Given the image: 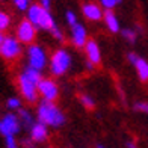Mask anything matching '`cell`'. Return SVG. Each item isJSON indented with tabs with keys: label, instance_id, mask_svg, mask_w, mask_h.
<instances>
[{
	"label": "cell",
	"instance_id": "6da1fadb",
	"mask_svg": "<svg viewBox=\"0 0 148 148\" xmlns=\"http://www.w3.org/2000/svg\"><path fill=\"white\" fill-rule=\"evenodd\" d=\"M41 80H42L41 71L33 70L30 66H26V68L18 74V77H17L18 91L27 103H36V100L39 97L38 85Z\"/></svg>",
	"mask_w": 148,
	"mask_h": 148
},
{
	"label": "cell",
	"instance_id": "7a4b0ae2",
	"mask_svg": "<svg viewBox=\"0 0 148 148\" xmlns=\"http://www.w3.org/2000/svg\"><path fill=\"white\" fill-rule=\"evenodd\" d=\"M36 118L39 123L45 124L47 127H53V129H58V127L65 124V115L64 112L59 109V107L51 103V101H42L38 103L36 107Z\"/></svg>",
	"mask_w": 148,
	"mask_h": 148
},
{
	"label": "cell",
	"instance_id": "3957f363",
	"mask_svg": "<svg viewBox=\"0 0 148 148\" xmlns=\"http://www.w3.org/2000/svg\"><path fill=\"white\" fill-rule=\"evenodd\" d=\"M26 18H27L36 29L51 32L56 27V21H55V18L51 17L50 11L42 8L39 3H32L29 6V9L26 11Z\"/></svg>",
	"mask_w": 148,
	"mask_h": 148
},
{
	"label": "cell",
	"instance_id": "277c9868",
	"mask_svg": "<svg viewBox=\"0 0 148 148\" xmlns=\"http://www.w3.org/2000/svg\"><path fill=\"white\" fill-rule=\"evenodd\" d=\"M71 62H73V59H71L70 51L65 50V49H58L50 58V65H49L50 73L56 77L64 76V74L70 70Z\"/></svg>",
	"mask_w": 148,
	"mask_h": 148
},
{
	"label": "cell",
	"instance_id": "5b68a950",
	"mask_svg": "<svg viewBox=\"0 0 148 148\" xmlns=\"http://www.w3.org/2000/svg\"><path fill=\"white\" fill-rule=\"evenodd\" d=\"M26 56H27V66H30V68H33V70H38V71H42L45 68L47 62H49V58H47L45 50L38 44L27 45Z\"/></svg>",
	"mask_w": 148,
	"mask_h": 148
},
{
	"label": "cell",
	"instance_id": "8992f818",
	"mask_svg": "<svg viewBox=\"0 0 148 148\" xmlns=\"http://www.w3.org/2000/svg\"><path fill=\"white\" fill-rule=\"evenodd\" d=\"M21 45L23 44L17 39V36L6 35L2 47H0V56H2L5 60L12 62V60H15V59H18L20 56H21V51H23Z\"/></svg>",
	"mask_w": 148,
	"mask_h": 148
},
{
	"label": "cell",
	"instance_id": "52a82bcc",
	"mask_svg": "<svg viewBox=\"0 0 148 148\" xmlns=\"http://www.w3.org/2000/svg\"><path fill=\"white\" fill-rule=\"evenodd\" d=\"M21 130V123H20L18 115L12 112H8L0 118V134L3 138H9V136H15Z\"/></svg>",
	"mask_w": 148,
	"mask_h": 148
},
{
	"label": "cell",
	"instance_id": "ba28073f",
	"mask_svg": "<svg viewBox=\"0 0 148 148\" xmlns=\"http://www.w3.org/2000/svg\"><path fill=\"white\" fill-rule=\"evenodd\" d=\"M36 27L33 26L27 18H24L21 20V21L18 23L17 26V30H15V36L17 39L21 44H26V45H30L35 42V39H36Z\"/></svg>",
	"mask_w": 148,
	"mask_h": 148
},
{
	"label": "cell",
	"instance_id": "9c48e42d",
	"mask_svg": "<svg viewBox=\"0 0 148 148\" xmlns=\"http://www.w3.org/2000/svg\"><path fill=\"white\" fill-rule=\"evenodd\" d=\"M38 92L42 97L44 101H51L55 103V100L59 97V86L53 79H44L38 85Z\"/></svg>",
	"mask_w": 148,
	"mask_h": 148
},
{
	"label": "cell",
	"instance_id": "30bf717a",
	"mask_svg": "<svg viewBox=\"0 0 148 148\" xmlns=\"http://www.w3.org/2000/svg\"><path fill=\"white\" fill-rule=\"evenodd\" d=\"M82 14L86 20H89V21H100V20L104 17V12L101 9V6L98 3H94V2H86L82 6Z\"/></svg>",
	"mask_w": 148,
	"mask_h": 148
},
{
	"label": "cell",
	"instance_id": "8fae6325",
	"mask_svg": "<svg viewBox=\"0 0 148 148\" xmlns=\"http://www.w3.org/2000/svg\"><path fill=\"white\" fill-rule=\"evenodd\" d=\"M71 42L77 49H85L86 42H88V32H86L83 24H76L74 27H71Z\"/></svg>",
	"mask_w": 148,
	"mask_h": 148
},
{
	"label": "cell",
	"instance_id": "7c38bea8",
	"mask_svg": "<svg viewBox=\"0 0 148 148\" xmlns=\"http://www.w3.org/2000/svg\"><path fill=\"white\" fill-rule=\"evenodd\" d=\"M85 53H86V58H88V62H91L92 65L101 64V50H100L97 41L88 39V42L85 45Z\"/></svg>",
	"mask_w": 148,
	"mask_h": 148
},
{
	"label": "cell",
	"instance_id": "4fadbf2b",
	"mask_svg": "<svg viewBox=\"0 0 148 148\" xmlns=\"http://www.w3.org/2000/svg\"><path fill=\"white\" fill-rule=\"evenodd\" d=\"M29 134H30V139L33 140L35 144H39V142H44V140L49 138V129H47V125L36 121L33 127L29 130Z\"/></svg>",
	"mask_w": 148,
	"mask_h": 148
},
{
	"label": "cell",
	"instance_id": "5bb4252c",
	"mask_svg": "<svg viewBox=\"0 0 148 148\" xmlns=\"http://www.w3.org/2000/svg\"><path fill=\"white\" fill-rule=\"evenodd\" d=\"M103 20H104V24H106L107 30H109L110 33H118V32H121L119 20H118V17H116L115 14H113V11H106Z\"/></svg>",
	"mask_w": 148,
	"mask_h": 148
},
{
	"label": "cell",
	"instance_id": "9a60e30c",
	"mask_svg": "<svg viewBox=\"0 0 148 148\" xmlns=\"http://www.w3.org/2000/svg\"><path fill=\"white\" fill-rule=\"evenodd\" d=\"M17 115H18V118H20V123H21V129L27 130V132L33 127V124L36 123L35 116H33V113H32L30 110H27V109H24V107H21V109L18 110Z\"/></svg>",
	"mask_w": 148,
	"mask_h": 148
},
{
	"label": "cell",
	"instance_id": "2e32d148",
	"mask_svg": "<svg viewBox=\"0 0 148 148\" xmlns=\"http://www.w3.org/2000/svg\"><path fill=\"white\" fill-rule=\"evenodd\" d=\"M133 65H134V68H136L138 77H139L140 82H148V62L147 60L142 59V58H139Z\"/></svg>",
	"mask_w": 148,
	"mask_h": 148
},
{
	"label": "cell",
	"instance_id": "e0dca14e",
	"mask_svg": "<svg viewBox=\"0 0 148 148\" xmlns=\"http://www.w3.org/2000/svg\"><path fill=\"white\" fill-rule=\"evenodd\" d=\"M11 26V15L5 11H0V32H5Z\"/></svg>",
	"mask_w": 148,
	"mask_h": 148
},
{
	"label": "cell",
	"instance_id": "ac0fdd59",
	"mask_svg": "<svg viewBox=\"0 0 148 148\" xmlns=\"http://www.w3.org/2000/svg\"><path fill=\"white\" fill-rule=\"evenodd\" d=\"M121 35H123L124 39H127L129 42H134L138 38V33L134 29H130V27H125V29H121Z\"/></svg>",
	"mask_w": 148,
	"mask_h": 148
},
{
	"label": "cell",
	"instance_id": "d6986e66",
	"mask_svg": "<svg viewBox=\"0 0 148 148\" xmlns=\"http://www.w3.org/2000/svg\"><path fill=\"white\" fill-rule=\"evenodd\" d=\"M6 107L9 110H20L21 109V98L18 97H9L6 101Z\"/></svg>",
	"mask_w": 148,
	"mask_h": 148
},
{
	"label": "cell",
	"instance_id": "ffe728a7",
	"mask_svg": "<svg viewBox=\"0 0 148 148\" xmlns=\"http://www.w3.org/2000/svg\"><path fill=\"white\" fill-rule=\"evenodd\" d=\"M123 0H98V5L104 8L106 11H113L115 6H118Z\"/></svg>",
	"mask_w": 148,
	"mask_h": 148
},
{
	"label": "cell",
	"instance_id": "44dd1931",
	"mask_svg": "<svg viewBox=\"0 0 148 148\" xmlns=\"http://www.w3.org/2000/svg\"><path fill=\"white\" fill-rule=\"evenodd\" d=\"M80 103H82L86 109H94V107H95L94 98L91 95H88V94H82V95H80Z\"/></svg>",
	"mask_w": 148,
	"mask_h": 148
},
{
	"label": "cell",
	"instance_id": "7402d4cb",
	"mask_svg": "<svg viewBox=\"0 0 148 148\" xmlns=\"http://www.w3.org/2000/svg\"><path fill=\"white\" fill-rule=\"evenodd\" d=\"M65 21L68 26H71V27H74L76 24H79L77 21V14H74L73 11H66L65 12Z\"/></svg>",
	"mask_w": 148,
	"mask_h": 148
},
{
	"label": "cell",
	"instance_id": "603a6c76",
	"mask_svg": "<svg viewBox=\"0 0 148 148\" xmlns=\"http://www.w3.org/2000/svg\"><path fill=\"white\" fill-rule=\"evenodd\" d=\"M14 2V6L18 9V11H21V12H26L29 9V6L32 5L30 3V0H12Z\"/></svg>",
	"mask_w": 148,
	"mask_h": 148
},
{
	"label": "cell",
	"instance_id": "cb8c5ba5",
	"mask_svg": "<svg viewBox=\"0 0 148 148\" xmlns=\"http://www.w3.org/2000/svg\"><path fill=\"white\" fill-rule=\"evenodd\" d=\"M133 109L136 112H142V113H148V103L147 101H136L133 104Z\"/></svg>",
	"mask_w": 148,
	"mask_h": 148
},
{
	"label": "cell",
	"instance_id": "d4e9b609",
	"mask_svg": "<svg viewBox=\"0 0 148 148\" xmlns=\"http://www.w3.org/2000/svg\"><path fill=\"white\" fill-rule=\"evenodd\" d=\"M5 147L6 148H21L18 145L15 136H9V138H5Z\"/></svg>",
	"mask_w": 148,
	"mask_h": 148
},
{
	"label": "cell",
	"instance_id": "484cf974",
	"mask_svg": "<svg viewBox=\"0 0 148 148\" xmlns=\"http://www.w3.org/2000/svg\"><path fill=\"white\" fill-rule=\"evenodd\" d=\"M50 33L53 35V38H56V39H58V41H62V39H64V33H62V30H60L58 26H56V27L53 29Z\"/></svg>",
	"mask_w": 148,
	"mask_h": 148
},
{
	"label": "cell",
	"instance_id": "4316f807",
	"mask_svg": "<svg viewBox=\"0 0 148 148\" xmlns=\"http://www.w3.org/2000/svg\"><path fill=\"white\" fill-rule=\"evenodd\" d=\"M21 144H23V148H35V142H33L30 138H29V139H27V138L23 139Z\"/></svg>",
	"mask_w": 148,
	"mask_h": 148
},
{
	"label": "cell",
	"instance_id": "83f0119b",
	"mask_svg": "<svg viewBox=\"0 0 148 148\" xmlns=\"http://www.w3.org/2000/svg\"><path fill=\"white\" fill-rule=\"evenodd\" d=\"M127 59H129V62L133 65L134 62H136V60L139 59V56L136 55V53H129V55H127Z\"/></svg>",
	"mask_w": 148,
	"mask_h": 148
},
{
	"label": "cell",
	"instance_id": "f1b7e54d",
	"mask_svg": "<svg viewBox=\"0 0 148 148\" xmlns=\"http://www.w3.org/2000/svg\"><path fill=\"white\" fill-rule=\"evenodd\" d=\"M125 145H127V148H138L136 144H134L133 140H127V144H125Z\"/></svg>",
	"mask_w": 148,
	"mask_h": 148
},
{
	"label": "cell",
	"instance_id": "f546056e",
	"mask_svg": "<svg viewBox=\"0 0 148 148\" xmlns=\"http://www.w3.org/2000/svg\"><path fill=\"white\" fill-rule=\"evenodd\" d=\"M5 36H6L5 33H3V32H0V47H2V44H3V41H5Z\"/></svg>",
	"mask_w": 148,
	"mask_h": 148
},
{
	"label": "cell",
	"instance_id": "4dcf8cb0",
	"mask_svg": "<svg viewBox=\"0 0 148 148\" xmlns=\"http://www.w3.org/2000/svg\"><path fill=\"white\" fill-rule=\"evenodd\" d=\"M97 148H104V147H103V145H98V147H97Z\"/></svg>",
	"mask_w": 148,
	"mask_h": 148
}]
</instances>
